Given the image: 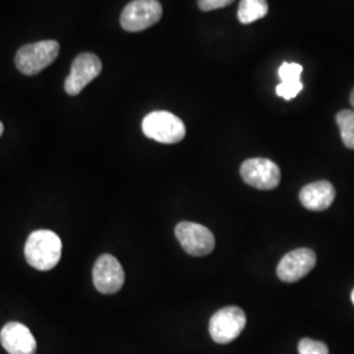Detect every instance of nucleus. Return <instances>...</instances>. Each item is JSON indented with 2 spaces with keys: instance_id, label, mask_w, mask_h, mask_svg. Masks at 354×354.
Returning a JSON list of instances; mask_svg holds the SVG:
<instances>
[{
  "instance_id": "nucleus-1",
  "label": "nucleus",
  "mask_w": 354,
  "mask_h": 354,
  "mask_svg": "<svg viewBox=\"0 0 354 354\" xmlns=\"http://www.w3.org/2000/svg\"><path fill=\"white\" fill-rule=\"evenodd\" d=\"M24 253L29 266L41 272L51 270L61 260L62 241L50 230H37L28 236Z\"/></svg>"
},
{
  "instance_id": "nucleus-2",
  "label": "nucleus",
  "mask_w": 354,
  "mask_h": 354,
  "mask_svg": "<svg viewBox=\"0 0 354 354\" xmlns=\"http://www.w3.org/2000/svg\"><path fill=\"white\" fill-rule=\"evenodd\" d=\"M59 49V44L54 39L28 44L16 53L15 64L24 75H36L55 61Z\"/></svg>"
},
{
  "instance_id": "nucleus-3",
  "label": "nucleus",
  "mask_w": 354,
  "mask_h": 354,
  "mask_svg": "<svg viewBox=\"0 0 354 354\" xmlns=\"http://www.w3.org/2000/svg\"><path fill=\"white\" fill-rule=\"evenodd\" d=\"M142 130L147 138L167 145L181 142L187 134L184 122L175 114L165 111L147 114L143 118Z\"/></svg>"
},
{
  "instance_id": "nucleus-4",
  "label": "nucleus",
  "mask_w": 354,
  "mask_h": 354,
  "mask_svg": "<svg viewBox=\"0 0 354 354\" xmlns=\"http://www.w3.org/2000/svg\"><path fill=\"white\" fill-rule=\"evenodd\" d=\"M163 13L158 0H133L121 13L120 23L127 32H142L156 24Z\"/></svg>"
},
{
  "instance_id": "nucleus-5",
  "label": "nucleus",
  "mask_w": 354,
  "mask_h": 354,
  "mask_svg": "<svg viewBox=\"0 0 354 354\" xmlns=\"http://www.w3.org/2000/svg\"><path fill=\"white\" fill-rule=\"evenodd\" d=\"M247 319L244 311L235 307L228 306L216 311L210 319L209 332L210 336L218 344H228L234 342L245 327Z\"/></svg>"
},
{
  "instance_id": "nucleus-6",
  "label": "nucleus",
  "mask_w": 354,
  "mask_h": 354,
  "mask_svg": "<svg viewBox=\"0 0 354 354\" xmlns=\"http://www.w3.org/2000/svg\"><path fill=\"white\" fill-rule=\"evenodd\" d=\"M241 175L245 184L256 189H274L281 181L279 165L266 158L247 159L241 165Z\"/></svg>"
},
{
  "instance_id": "nucleus-7",
  "label": "nucleus",
  "mask_w": 354,
  "mask_h": 354,
  "mask_svg": "<svg viewBox=\"0 0 354 354\" xmlns=\"http://www.w3.org/2000/svg\"><path fill=\"white\" fill-rule=\"evenodd\" d=\"M102 64L100 58L92 53H82L71 64V71L64 80V89L70 96L79 95L89 83L100 75Z\"/></svg>"
},
{
  "instance_id": "nucleus-8",
  "label": "nucleus",
  "mask_w": 354,
  "mask_h": 354,
  "mask_svg": "<svg viewBox=\"0 0 354 354\" xmlns=\"http://www.w3.org/2000/svg\"><path fill=\"white\" fill-rule=\"evenodd\" d=\"M175 235L183 250L192 256H206L214 250V235L203 225L180 222L175 230Z\"/></svg>"
},
{
  "instance_id": "nucleus-9",
  "label": "nucleus",
  "mask_w": 354,
  "mask_h": 354,
  "mask_svg": "<svg viewBox=\"0 0 354 354\" xmlns=\"http://www.w3.org/2000/svg\"><path fill=\"white\" fill-rule=\"evenodd\" d=\"M93 285L102 294H114L121 290L125 282V272L112 254H102L92 270Z\"/></svg>"
},
{
  "instance_id": "nucleus-10",
  "label": "nucleus",
  "mask_w": 354,
  "mask_h": 354,
  "mask_svg": "<svg viewBox=\"0 0 354 354\" xmlns=\"http://www.w3.org/2000/svg\"><path fill=\"white\" fill-rule=\"evenodd\" d=\"M317 266V254L308 248H299L285 254L277 266V276L283 282H297Z\"/></svg>"
},
{
  "instance_id": "nucleus-11",
  "label": "nucleus",
  "mask_w": 354,
  "mask_h": 354,
  "mask_svg": "<svg viewBox=\"0 0 354 354\" xmlns=\"http://www.w3.org/2000/svg\"><path fill=\"white\" fill-rule=\"evenodd\" d=\"M0 342L10 354H36L37 342L28 327L17 322L7 323L0 332Z\"/></svg>"
},
{
  "instance_id": "nucleus-12",
  "label": "nucleus",
  "mask_w": 354,
  "mask_h": 354,
  "mask_svg": "<svg viewBox=\"0 0 354 354\" xmlns=\"http://www.w3.org/2000/svg\"><path fill=\"white\" fill-rule=\"evenodd\" d=\"M336 192L328 181H317L306 185L299 193V200L311 212H323L335 201Z\"/></svg>"
},
{
  "instance_id": "nucleus-13",
  "label": "nucleus",
  "mask_w": 354,
  "mask_h": 354,
  "mask_svg": "<svg viewBox=\"0 0 354 354\" xmlns=\"http://www.w3.org/2000/svg\"><path fill=\"white\" fill-rule=\"evenodd\" d=\"M268 10L266 0H241L238 19L241 24H251L266 16Z\"/></svg>"
},
{
  "instance_id": "nucleus-14",
  "label": "nucleus",
  "mask_w": 354,
  "mask_h": 354,
  "mask_svg": "<svg viewBox=\"0 0 354 354\" xmlns=\"http://www.w3.org/2000/svg\"><path fill=\"white\" fill-rule=\"evenodd\" d=\"M342 140L348 149L354 150V111H342L336 115Z\"/></svg>"
},
{
  "instance_id": "nucleus-15",
  "label": "nucleus",
  "mask_w": 354,
  "mask_h": 354,
  "mask_svg": "<svg viewBox=\"0 0 354 354\" xmlns=\"http://www.w3.org/2000/svg\"><path fill=\"white\" fill-rule=\"evenodd\" d=\"M304 73V67L298 64L285 62L279 67V76L281 83H297L302 82L301 75Z\"/></svg>"
},
{
  "instance_id": "nucleus-16",
  "label": "nucleus",
  "mask_w": 354,
  "mask_h": 354,
  "mask_svg": "<svg viewBox=\"0 0 354 354\" xmlns=\"http://www.w3.org/2000/svg\"><path fill=\"white\" fill-rule=\"evenodd\" d=\"M299 354H329L328 346L324 342L313 339H302L298 344Z\"/></svg>"
},
{
  "instance_id": "nucleus-17",
  "label": "nucleus",
  "mask_w": 354,
  "mask_h": 354,
  "mask_svg": "<svg viewBox=\"0 0 354 354\" xmlns=\"http://www.w3.org/2000/svg\"><path fill=\"white\" fill-rule=\"evenodd\" d=\"M304 89V83L297 82V83H279L276 88V92L279 97L285 100H291L298 96V93Z\"/></svg>"
},
{
  "instance_id": "nucleus-18",
  "label": "nucleus",
  "mask_w": 354,
  "mask_h": 354,
  "mask_svg": "<svg viewBox=\"0 0 354 354\" xmlns=\"http://www.w3.org/2000/svg\"><path fill=\"white\" fill-rule=\"evenodd\" d=\"M234 1L235 0H198V7L205 12H207V11H214V10L227 7Z\"/></svg>"
},
{
  "instance_id": "nucleus-19",
  "label": "nucleus",
  "mask_w": 354,
  "mask_h": 354,
  "mask_svg": "<svg viewBox=\"0 0 354 354\" xmlns=\"http://www.w3.org/2000/svg\"><path fill=\"white\" fill-rule=\"evenodd\" d=\"M351 104H352V106L354 108V89L352 91V93H351Z\"/></svg>"
},
{
  "instance_id": "nucleus-20",
  "label": "nucleus",
  "mask_w": 354,
  "mask_h": 354,
  "mask_svg": "<svg viewBox=\"0 0 354 354\" xmlns=\"http://www.w3.org/2000/svg\"><path fill=\"white\" fill-rule=\"evenodd\" d=\"M3 131H4V127H3V124L0 122V137H1V134H3Z\"/></svg>"
},
{
  "instance_id": "nucleus-21",
  "label": "nucleus",
  "mask_w": 354,
  "mask_h": 354,
  "mask_svg": "<svg viewBox=\"0 0 354 354\" xmlns=\"http://www.w3.org/2000/svg\"><path fill=\"white\" fill-rule=\"evenodd\" d=\"M352 302H353L354 304V290L352 291Z\"/></svg>"
}]
</instances>
